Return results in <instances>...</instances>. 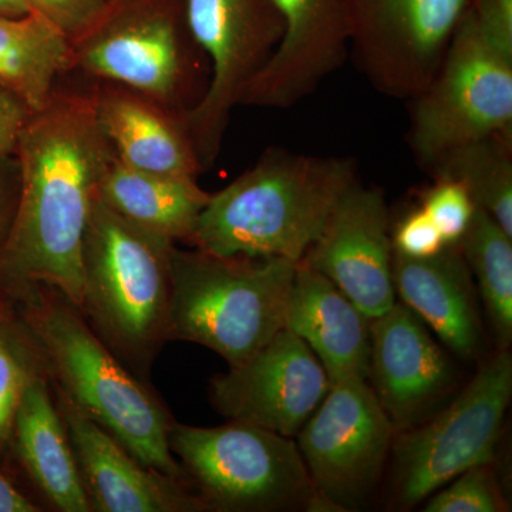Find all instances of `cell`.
Segmentation results:
<instances>
[{
	"label": "cell",
	"mask_w": 512,
	"mask_h": 512,
	"mask_svg": "<svg viewBox=\"0 0 512 512\" xmlns=\"http://www.w3.org/2000/svg\"><path fill=\"white\" fill-rule=\"evenodd\" d=\"M114 154L97 117L94 90L56 89L33 113L16 151L19 204L0 256V298L43 285L79 308L84 232Z\"/></svg>",
	"instance_id": "cell-1"
},
{
	"label": "cell",
	"mask_w": 512,
	"mask_h": 512,
	"mask_svg": "<svg viewBox=\"0 0 512 512\" xmlns=\"http://www.w3.org/2000/svg\"><path fill=\"white\" fill-rule=\"evenodd\" d=\"M2 299L28 329L55 389L144 466L190 485L168 444L174 417L150 383L104 345L72 302L43 285Z\"/></svg>",
	"instance_id": "cell-2"
},
{
	"label": "cell",
	"mask_w": 512,
	"mask_h": 512,
	"mask_svg": "<svg viewBox=\"0 0 512 512\" xmlns=\"http://www.w3.org/2000/svg\"><path fill=\"white\" fill-rule=\"evenodd\" d=\"M356 181L349 158L271 148L251 170L211 194L190 244L220 256L298 264Z\"/></svg>",
	"instance_id": "cell-3"
},
{
	"label": "cell",
	"mask_w": 512,
	"mask_h": 512,
	"mask_svg": "<svg viewBox=\"0 0 512 512\" xmlns=\"http://www.w3.org/2000/svg\"><path fill=\"white\" fill-rule=\"evenodd\" d=\"M175 242L138 228L96 197L84 232L79 311L144 382L170 340Z\"/></svg>",
	"instance_id": "cell-4"
},
{
	"label": "cell",
	"mask_w": 512,
	"mask_h": 512,
	"mask_svg": "<svg viewBox=\"0 0 512 512\" xmlns=\"http://www.w3.org/2000/svg\"><path fill=\"white\" fill-rule=\"evenodd\" d=\"M296 262L220 256L174 247L170 340L214 350L229 367L247 362L285 329Z\"/></svg>",
	"instance_id": "cell-5"
},
{
	"label": "cell",
	"mask_w": 512,
	"mask_h": 512,
	"mask_svg": "<svg viewBox=\"0 0 512 512\" xmlns=\"http://www.w3.org/2000/svg\"><path fill=\"white\" fill-rule=\"evenodd\" d=\"M72 50L73 69L181 116L208 87L207 57L191 35L185 0H111L92 28L73 40Z\"/></svg>",
	"instance_id": "cell-6"
},
{
	"label": "cell",
	"mask_w": 512,
	"mask_h": 512,
	"mask_svg": "<svg viewBox=\"0 0 512 512\" xmlns=\"http://www.w3.org/2000/svg\"><path fill=\"white\" fill-rule=\"evenodd\" d=\"M168 444L208 511H333L292 437L238 420L217 427L174 421Z\"/></svg>",
	"instance_id": "cell-7"
},
{
	"label": "cell",
	"mask_w": 512,
	"mask_h": 512,
	"mask_svg": "<svg viewBox=\"0 0 512 512\" xmlns=\"http://www.w3.org/2000/svg\"><path fill=\"white\" fill-rule=\"evenodd\" d=\"M410 101L409 144L426 170L458 147L512 136V52L487 35L470 9L436 76Z\"/></svg>",
	"instance_id": "cell-8"
},
{
	"label": "cell",
	"mask_w": 512,
	"mask_h": 512,
	"mask_svg": "<svg viewBox=\"0 0 512 512\" xmlns=\"http://www.w3.org/2000/svg\"><path fill=\"white\" fill-rule=\"evenodd\" d=\"M512 397V357L498 349L436 417L394 436V498L410 508L468 468L494 463Z\"/></svg>",
	"instance_id": "cell-9"
},
{
	"label": "cell",
	"mask_w": 512,
	"mask_h": 512,
	"mask_svg": "<svg viewBox=\"0 0 512 512\" xmlns=\"http://www.w3.org/2000/svg\"><path fill=\"white\" fill-rule=\"evenodd\" d=\"M191 35L210 66V82L183 121L202 168L220 156L232 110L274 55L284 22L274 0H185Z\"/></svg>",
	"instance_id": "cell-10"
},
{
	"label": "cell",
	"mask_w": 512,
	"mask_h": 512,
	"mask_svg": "<svg viewBox=\"0 0 512 512\" xmlns=\"http://www.w3.org/2000/svg\"><path fill=\"white\" fill-rule=\"evenodd\" d=\"M474 0H345L349 47L384 96L412 100L439 70Z\"/></svg>",
	"instance_id": "cell-11"
},
{
	"label": "cell",
	"mask_w": 512,
	"mask_h": 512,
	"mask_svg": "<svg viewBox=\"0 0 512 512\" xmlns=\"http://www.w3.org/2000/svg\"><path fill=\"white\" fill-rule=\"evenodd\" d=\"M396 433L367 380L353 377L332 383L296 444L320 497L349 511L379 481Z\"/></svg>",
	"instance_id": "cell-12"
},
{
	"label": "cell",
	"mask_w": 512,
	"mask_h": 512,
	"mask_svg": "<svg viewBox=\"0 0 512 512\" xmlns=\"http://www.w3.org/2000/svg\"><path fill=\"white\" fill-rule=\"evenodd\" d=\"M328 373L311 348L282 329L247 362L212 377L210 400L228 420L296 437L328 394Z\"/></svg>",
	"instance_id": "cell-13"
},
{
	"label": "cell",
	"mask_w": 512,
	"mask_h": 512,
	"mask_svg": "<svg viewBox=\"0 0 512 512\" xmlns=\"http://www.w3.org/2000/svg\"><path fill=\"white\" fill-rule=\"evenodd\" d=\"M393 255L382 191L357 180L301 262L330 279L367 319H375L397 302Z\"/></svg>",
	"instance_id": "cell-14"
},
{
	"label": "cell",
	"mask_w": 512,
	"mask_h": 512,
	"mask_svg": "<svg viewBox=\"0 0 512 512\" xmlns=\"http://www.w3.org/2000/svg\"><path fill=\"white\" fill-rule=\"evenodd\" d=\"M284 33L242 96L244 106L291 109L336 72L349 52L345 0H274Z\"/></svg>",
	"instance_id": "cell-15"
},
{
	"label": "cell",
	"mask_w": 512,
	"mask_h": 512,
	"mask_svg": "<svg viewBox=\"0 0 512 512\" xmlns=\"http://www.w3.org/2000/svg\"><path fill=\"white\" fill-rule=\"evenodd\" d=\"M372 390L397 431L416 426L454 382L447 353L402 302L370 319Z\"/></svg>",
	"instance_id": "cell-16"
},
{
	"label": "cell",
	"mask_w": 512,
	"mask_h": 512,
	"mask_svg": "<svg viewBox=\"0 0 512 512\" xmlns=\"http://www.w3.org/2000/svg\"><path fill=\"white\" fill-rule=\"evenodd\" d=\"M52 390L93 512L208 511L191 485L144 466L69 397Z\"/></svg>",
	"instance_id": "cell-17"
},
{
	"label": "cell",
	"mask_w": 512,
	"mask_h": 512,
	"mask_svg": "<svg viewBox=\"0 0 512 512\" xmlns=\"http://www.w3.org/2000/svg\"><path fill=\"white\" fill-rule=\"evenodd\" d=\"M285 329L311 348L330 383L369 376L370 319L338 286L298 262L285 311Z\"/></svg>",
	"instance_id": "cell-18"
},
{
	"label": "cell",
	"mask_w": 512,
	"mask_h": 512,
	"mask_svg": "<svg viewBox=\"0 0 512 512\" xmlns=\"http://www.w3.org/2000/svg\"><path fill=\"white\" fill-rule=\"evenodd\" d=\"M396 296L461 359L478 355L483 342L473 276L458 244L424 259L393 255Z\"/></svg>",
	"instance_id": "cell-19"
},
{
	"label": "cell",
	"mask_w": 512,
	"mask_h": 512,
	"mask_svg": "<svg viewBox=\"0 0 512 512\" xmlns=\"http://www.w3.org/2000/svg\"><path fill=\"white\" fill-rule=\"evenodd\" d=\"M94 96L100 126L124 164L167 177L204 171L181 114L119 84H101Z\"/></svg>",
	"instance_id": "cell-20"
},
{
	"label": "cell",
	"mask_w": 512,
	"mask_h": 512,
	"mask_svg": "<svg viewBox=\"0 0 512 512\" xmlns=\"http://www.w3.org/2000/svg\"><path fill=\"white\" fill-rule=\"evenodd\" d=\"M15 466L52 510L93 512L46 372L30 380L16 414L12 470Z\"/></svg>",
	"instance_id": "cell-21"
},
{
	"label": "cell",
	"mask_w": 512,
	"mask_h": 512,
	"mask_svg": "<svg viewBox=\"0 0 512 512\" xmlns=\"http://www.w3.org/2000/svg\"><path fill=\"white\" fill-rule=\"evenodd\" d=\"M97 197L138 228L190 244L211 194L202 190L197 178L146 173L124 164L114 154L101 177Z\"/></svg>",
	"instance_id": "cell-22"
},
{
	"label": "cell",
	"mask_w": 512,
	"mask_h": 512,
	"mask_svg": "<svg viewBox=\"0 0 512 512\" xmlns=\"http://www.w3.org/2000/svg\"><path fill=\"white\" fill-rule=\"evenodd\" d=\"M73 70L69 37L40 13L0 18V86L33 113L46 106L64 73Z\"/></svg>",
	"instance_id": "cell-23"
},
{
	"label": "cell",
	"mask_w": 512,
	"mask_h": 512,
	"mask_svg": "<svg viewBox=\"0 0 512 512\" xmlns=\"http://www.w3.org/2000/svg\"><path fill=\"white\" fill-rule=\"evenodd\" d=\"M457 244L477 281L498 349H508L512 342V237L477 208Z\"/></svg>",
	"instance_id": "cell-24"
},
{
	"label": "cell",
	"mask_w": 512,
	"mask_h": 512,
	"mask_svg": "<svg viewBox=\"0 0 512 512\" xmlns=\"http://www.w3.org/2000/svg\"><path fill=\"white\" fill-rule=\"evenodd\" d=\"M512 136L474 141L441 157L430 173L463 185L477 208L512 237Z\"/></svg>",
	"instance_id": "cell-25"
},
{
	"label": "cell",
	"mask_w": 512,
	"mask_h": 512,
	"mask_svg": "<svg viewBox=\"0 0 512 512\" xmlns=\"http://www.w3.org/2000/svg\"><path fill=\"white\" fill-rule=\"evenodd\" d=\"M43 372H46L45 363L32 336L3 301L0 311V470L10 477L16 414L30 380Z\"/></svg>",
	"instance_id": "cell-26"
},
{
	"label": "cell",
	"mask_w": 512,
	"mask_h": 512,
	"mask_svg": "<svg viewBox=\"0 0 512 512\" xmlns=\"http://www.w3.org/2000/svg\"><path fill=\"white\" fill-rule=\"evenodd\" d=\"M426 512H507L510 504L498 485L493 463L468 468L431 494Z\"/></svg>",
	"instance_id": "cell-27"
},
{
	"label": "cell",
	"mask_w": 512,
	"mask_h": 512,
	"mask_svg": "<svg viewBox=\"0 0 512 512\" xmlns=\"http://www.w3.org/2000/svg\"><path fill=\"white\" fill-rule=\"evenodd\" d=\"M421 208L439 228L446 244H457L473 220L477 205L457 181L436 178L421 197Z\"/></svg>",
	"instance_id": "cell-28"
},
{
	"label": "cell",
	"mask_w": 512,
	"mask_h": 512,
	"mask_svg": "<svg viewBox=\"0 0 512 512\" xmlns=\"http://www.w3.org/2000/svg\"><path fill=\"white\" fill-rule=\"evenodd\" d=\"M32 9L55 23L73 42L92 28L111 0H28Z\"/></svg>",
	"instance_id": "cell-29"
},
{
	"label": "cell",
	"mask_w": 512,
	"mask_h": 512,
	"mask_svg": "<svg viewBox=\"0 0 512 512\" xmlns=\"http://www.w3.org/2000/svg\"><path fill=\"white\" fill-rule=\"evenodd\" d=\"M390 237L394 254L402 255L404 258H430L439 254L441 249L448 245L439 228L421 207L409 212L396 225Z\"/></svg>",
	"instance_id": "cell-30"
},
{
	"label": "cell",
	"mask_w": 512,
	"mask_h": 512,
	"mask_svg": "<svg viewBox=\"0 0 512 512\" xmlns=\"http://www.w3.org/2000/svg\"><path fill=\"white\" fill-rule=\"evenodd\" d=\"M33 111L16 94L0 86V157L16 156Z\"/></svg>",
	"instance_id": "cell-31"
},
{
	"label": "cell",
	"mask_w": 512,
	"mask_h": 512,
	"mask_svg": "<svg viewBox=\"0 0 512 512\" xmlns=\"http://www.w3.org/2000/svg\"><path fill=\"white\" fill-rule=\"evenodd\" d=\"M20 194V170L18 158L0 157V256L8 244Z\"/></svg>",
	"instance_id": "cell-32"
},
{
	"label": "cell",
	"mask_w": 512,
	"mask_h": 512,
	"mask_svg": "<svg viewBox=\"0 0 512 512\" xmlns=\"http://www.w3.org/2000/svg\"><path fill=\"white\" fill-rule=\"evenodd\" d=\"M42 507L20 490L13 478L0 470V512H42Z\"/></svg>",
	"instance_id": "cell-33"
},
{
	"label": "cell",
	"mask_w": 512,
	"mask_h": 512,
	"mask_svg": "<svg viewBox=\"0 0 512 512\" xmlns=\"http://www.w3.org/2000/svg\"><path fill=\"white\" fill-rule=\"evenodd\" d=\"M33 12L28 0H0V18H20Z\"/></svg>",
	"instance_id": "cell-34"
},
{
	"label": "cell",
	"mask_w": 512,
	"mask_h": 512,
	"mask_svg": "<svg viewBox=\"0 0 512 512\" xmlns=\"http://www.w3.org/2000/svg\"><path fill=\"white\" fill-rule=\"evenodd\" d=\"M3 309V301H2V298H0V311H2Z\"/></svg>",
	"instance_id": "cell-35"
}]
</instances>
